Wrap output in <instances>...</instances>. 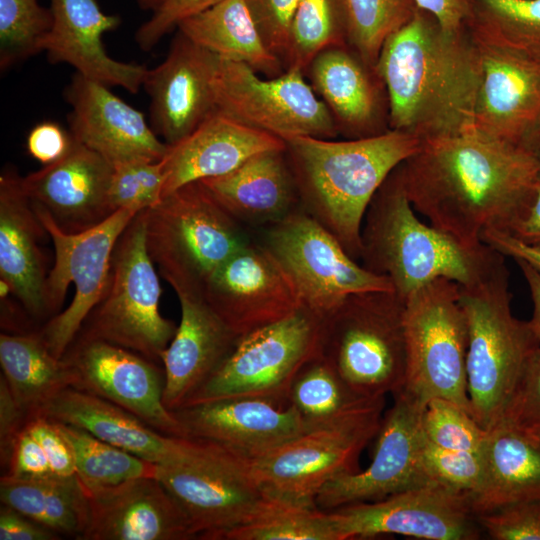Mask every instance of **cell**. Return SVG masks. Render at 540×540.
<instances>
[{"label":"cell","instance_id":"6da1fadb","mask_svg":"<svg viewBox=\"0 0 540 540\" xmlns=\"http://www.w3.org/2000/svg\"><path fill=\"white\" fill-rule=\"evenodd\" d=\"M397 172L415 211L467 247L483 244L486 229L503 231L540 179L529 149L475 127L422 142Z\"/></svg>","mask_w":540,"mask_h":540},{"label":"cell","instance_id":"7a4b0ae2","mask_svg":"<svg viewBox=\"0 0 540 540\" xmlns=\"http://www.w3.org/2000/svg\"><path fill=\"white\" fill-rule=\"evenodd\" d=\"M374 70L388 100V126L421 142L474 127L481 59L468 27L444 30L417 8L384 43Z\"/></svg>","mask_w":540,"mask_h":540},{"label":"cell","instance_id":"3957f363","mask_svg":"<svg viewBox=\"0 0 540 540\" xmlns=\"http://www.w3.org/2000/svg\"><path fill=\"white\" fill-rule=\"evenodd\" d=\"M285 143L300 207L359 262L361 228L369 203L391 172L422 142L389 129L359 139L298 136Z\"/></svg>","mask_w":540,"mask_h":540},{"label":"cell","instance_id":"277c9868","mask_svg":"<svg viewBox=\"0 0 540 540\" xmlns=\"http://www.w3.org/2000/svg\"><path fill=\"white\" fill-rule=\"evenodd\" d=\"M415 212L396 168L373 196L361 228L359 263L387 277L404 300L438 278L469 287L506 266L505 256L490 246L467 247Z\"/></svg>","mask_w":540,"mask_h":540},{"label":"cell","instance_id":"5b68a950","mask_svg":"<svg viewBox=\"0 0 540 540\" xmlns=\"http://www.w3.org/2000/svg\"><path fill=\"white\" fill-rule=\"evenodd\" d=\"M503 267L469 287L459 303L468 328L467 392L471 415L486 431L500 423L528 363L540 347L529 321L514 316Z\"/></svg>","mask_w":540,"mask_h":540},{"label":"cell","instance_id":"8992f818","mask_svg":"<svg viewBox=\"0 0 540 540\" xmlns=\"http://www.w3.org/2000/svg\"><path fill=\"white\" fill-rule=\"evenodd\" d=\"M143 214L148 253L172 288L202 292L211 275L251 240L200 181L179 187Z\"/></svg>","mask_w":540,"mask_h":540},{"label":"cell","instance_id":"52a82bcc","mask_svg":"<svg viewBox=\"0 0 540 540\" xmlns=\"http://www.w3.org/2000/svg\"><path fill=\"white\" fill-rule=\"evenodd\" d=\"M405 300L394 291L348 296L323 318L321 355L358 395L385 397L405 385Z\"/></svg>","mask_w":540,"mask_h":540},{"label":"cell","instance_id":"ba28073f","mask_svg":"<svg viewBox=\"0 0 540 540\" xmlns=\"http://www.w3.org/2000/svg\"><path fill=\"white\" fill-rule=\"evenodd\" d=\"M32 205L55 249L54 266L46 280V303L52 317L38 332L51 353L62 359L102 299L116 243L141 210L122 208L89 229L70 233L44 208Z\"/></svg>","mask_w":540,"mask_h":540},{"label":"cell","instance_id":"9c48e42d","mask_svg":"<svg viewBox=\"0 0 540 540\" xmlns=\"http://www.w3.org/2000/svg\"><path fill=\"white\" fill-rule=\"evenodd\" d=\"M146 246L143 210L120 235L108 285L78 335L131 350L157 364L173 339L176 324L159 311L161 287Z\"/></svg>","mask_w":540,"mask_h":540},{"label":"cell","instance_id":"30bf717a","mask_svg":"<svg viewBox=\"0 0 540 540\" xmlns=\"http://www.w3.org/2000/svg\"><path fill=\"white\" fill-rule=\"evenodd\" d=\"M459 296L458 283L438 278L405 299L407 369L402 390L424 405L440 397L471 414L466 377L468 328Z\"/></svg>","mask_w":540,"mask_h":540},{"label":"cell","instance_id":"8fae6325","mask_svg":"<svg viewBox=\"0 0 540 540\" xmlns=\"http://www.w3.org/2000/svg\"><path fill=\"white\" fill-rule=\"evenodd\" d=\"M155 477L185 513L197 539L222 540L246 522L266 497L248 458L213 441L189 438Z\"/></svg>","mask_w":540,"mask_h":540},{"label":"cell","instance_id":"7c38bea8","mask_svg":"<svg viewBox=\"0 0 540 540\" xmlns=\"http://www.w3.org/2000/svg\"><path fill=\"white\" fill-rule=\"evenodd\" d=\"M385 398L339 421L305 430L258 456L248 458L252 476L268 496L316 506L331 481L359 471V458L377 435Z\"/></svg>","mask_w":540,"mask_h":540},{"label":"cell","instance_id":"4fadbf2b","mask_svg":"<svg viewBox=\"0 0 540 540\" xmlns=\"http://www.w3.org/2000/svg\"><path fill=\"white\" fill-rule=\"evenodd\" d=\"M322 326L323 318L301 306L290 316L241 336L220 367L182 407L237 397L288 405L296 375L321 353Z\"/></svg>","mask_w":540,"mask_h":540},{"label":"cell","instance_id":"5bb4252c","mask_svg":"<svg viewBox=\"0 0 540 540\" xmlns=\"http://www.w3.org/2000/svg\"><path fill=\"white\" fill-rule=\"evenodd\" d=\"M262 230L260 243L285 272L302 306L321 318L352 294L394 291L387 277L366 270L301 207Z\"/></svg>","mask_w":540,"mask_h":540},{"label":"cell","instance_id":"9a60e30c","mask_svg":"<svg viewBox=\"0 0 540 540\" xmlns=\"http://www.w3.org/2000/svg\"><path fill=\"white\" fill-rule=\"evenodd\" d=\"M215 97L217 111L284 141L339 135L329 109L296 68L262 78L244 63L220 58Z\"/></svg>","mask_w":540,"mask_h":540},{"label":"cell","instance_id":"2e32d148","mask_svg":"<svg viewBox=\"0 0 540 540\" xmlns=\"http://www.w3.org/2000/svg\"><path fill=\"white\" fill-rule=\"evenodd\" d=\"M423 407V403L403 390L394 394V403L383 415L376 435L370 465L328 483L317 495L316 506L332 510L438 483L429 474L423 459Z\"/></svg>","mask_w":540,"mask_h":540},{"label":"cell","instance_id":"e0dca14e","mask_svg":"<svg viewBox=\"0 0 540 540\" xmlns=\"http://www.w3.org/2000/svg\"><path fill=\"white\" fill-rule=\"evenodd\" d=\"M62 359L73 388L108 400L153 429L187 438L181 423L163 402L164 370L157 363L118 345L77 335Z\"/></svg>","mask_w":540,"mask_h":540},{"label":"cell","instance_id":"ac0fdd59","mask_svg":"<svg viewBox=\"0 0 540 540\" xmlns=\"http://www.w3.org/2000/svg\"><path fill=\"white\" fill-rule=\"evenodd\" d=\"M330 511L339 540L385 534L428 540H474L480 537L468 494L440 483Z\"/></svg>","mask_w":540,"mask_h":540},{"label":"cell","instance_id":"d6986e66","mask_svg":"<svg viewBox=\"0 0 540 540\" xmlns=\"http://www.w3.org/2000/svg\"><path fill=\"white\" fill-rule=\"evenodd\" d=\"M470 33L482 73L474 127L530 150L540 131V52Z\"/></svg>","mask_w":540,"mask_h":540},{"label":"cell","instance_id":"ffe728a7","mask_svg":"<svg viewBox=\"0 0 540 540\" xmlns=\"http://www.w3.org/2000/svg\"><path fill=\"white\" fill-rule=\"evenodd\" d=\"M202 293L239 337L278 322L302 306L280 265L253 240L211 275Z\"/></svg>","mask_w":540,"mask_h":540},{"label":"cell","instance_id":"44dd1931","mask_svg":"<svg viewBox=\"0 0 540 540\" xmlns=\"http://www.w3.org/2000/svg\"><path fill=\"white\" fill-rule=\"evenodd\" d=\"M220 57L178 31L165 60L148 69L151 127L171 146L216 111L215 81Z\"/></svg>","mask_w":540,"mask_h":540},{"label":"cell","instance_id":"7402d4cb","mask_svg":"<svg viewBox=\"0 0 540 540\" xmlns=\"http://www.w3.org/2000/svg\"><path fill=\"white\" fill-rule=\"evenodd\" d=\"M71 106L72 138L113 166L136 160L160 161L169 145L161 141L142 112L124 102L109 86L76 73L65 90Z\"/></svg>","mask_w":540,"mask_h":540},{"label":"cell","instance_id":"603a6c76","mask_svg":"<svg viewBox=\"0 0 540 540\" xmlns=\"http://www.w3.org/2000/svg\"><path fill=\"white\" fill-rule=\"evenodd\" d=\"M112 173L107 159L73 139L63 157L22 177V184L31 202L49 212L62 230L77 233L114 213L109 203Z\"/></svg>","mask_w":540,"mask_h":540},{"label":"cell","instance_id":"cb8c5ba5","mask_svg":"<svg viewBox=\"0 0 540 540\" xmlns=\"http://www.w3.org/2000/svg\"><path fill=\"white\" fill-rule=\"evenodd\" d=\"M87 493L90 520L81 540L197 539L185 513L155 476Z\"/></svg>","mask_w":540,"mask_h":540},{"label":"cell","instance_id":"d4e9b609","mask_svg":"<svg viewBox=\"0 0 540 540\" xmlns=\"http://www.w3.org/2000/svg\"><path fill=\"white\" fill-rule=\"evenodd\" d=\"M181 307V321L161 361L165 384L163 402L171 412L213 375L240 338L212 309L203 293L173 288Z\"/></svg>","mask_w":540,"mask_h":540},{"label":"cell","instance_id":"484cf974","mask_svg":"<svg viewBox=\"0 0 540 540\" xmlns=\"http://www.w3.org/2000/svg\"><path fill=\"white\" fill-rule=\"evenodd\" d=\"M187 438L221 444L247 458L271 450L306 430L298 412L259 398H224L172 411Z\"/></svg>","mask_w":540,"mask_h":540},{"label":"cell","instance_id":"4316f807","mask_svg":"<svg viewBox=\"0 0 540 540\" xmlns=\"http://www.w3.org/2000/svg\"><path fill=\"white\" fill-rule=\"evenodd\" d=\"M53 23L43 43L52 63H67L77 73L107 86L137 93L148 68L111 58L103 35L118 27L120 18L105 14L97 0H50Z\"/></svg>","mask_w":540,"mask_h":540},{"label":"cell","instance_id":"83f0119b","mask_svg":"<svg viewBox=\"0 0 540 540\" xmlns=\"http://www.w3.org/2000/svg\"><path fill=\"white\" fill-rule=\"evenodd\" d=\"M305 76L329 109L338 133L359 139L389 130L388 100L374 68L350 47H331L309 64Z\"/></svg>","mask_w":540,"mask_h":540},{"label":"cell","instance_id":"f1b7e54d","mask_svg":"<svg viewBox=\"0 0 540 540\" xmlns=\"http://www.w3.org/2000/svg\"><path fill=\"white\" fill-rule=\"evenodd\" d=\"M47 233L26 194L22 177L12 170L0 176L1 288L12 292L34 318L49 316L46 270L40 240Z\"/></svg>","mask_w":540,"mask_h":540},{"label":"cell","instance_id":"f546056e","mask_svg":"<svg viewBox=\"0 0 540 540\" xmlns=\"http://www.w3.org/2000/svg\"><path fill=\"white\" fill-rule=\"evenodd\" d=\"M286 147L284 140L215 111L194 131L169 146L162 159V197L179 187L236 169L253 155Z\"/></svg>","mask_w":540,"mask_h":540},{"label":"cell","instance_id":"4dcf8cb0","mask_svg":"<svg viewBox=\"0 0 540 540\" xmlns=\"http://www.w3.org/2000/svg\"><path fill=\"white\" fill-rule=\"evenodd\" d=\"M200 182L242 225L263 228L300 207L286 147L257 153L231 172Z\"/></svg>","mask_w":540,"mask_h":540},{"label":"cell","instance_id":"1f68e13d","mask_svg":"<svg viewBox=\"0 0 540 540\" xmlns=\"http://www.w3.org/2000/svg\"><path fill=\"white\" fill-rule=\"evenodd\" d=\"M38 415L83 429L155 464L178 456L189 440L165 435L120 406L73 387L58 393Z\"/></svg>","mask_w":540,"mask_h":540},{"label":"cell","instance_id":"d6a6232c","mask_svg":"<svg viewBox=\"0 0 540 540\" xmlns=\"http://www.w3.org/2000/svg\"><path fill=\"white\" fill-rule=\"evenodd\" d=\"M484 476L468 495L475 518L508 504L540 500V446L511 425L488 431L482 450Z\"/></svg>","mask_w":540,"mask_h":540},{"label":"cell","instance_id":"836d02e7","mask_svg":"<svg viewBox=\"0 0 540 540\" xmlns=\"http://www.w3.org/2000/svg\"><path fill=\"white\" fill-rule=\"evenodd\" d=\"M177 28L220 58L244 63L268 78L285 71L265 45L244 0H222L181 20Z\"/></svg>","mask_w":540,"mask_h":540},{"label":"cell","instance_id":"e575fe53","mask_svg":"<svg viewBox=\"0 0 540 540\" xmlns=\"http://www.w3.org/2000/svg\"><path fill=\"white\" fill-rule=\"evenodd\" d=\"M0 500L57 534L81 540L90 520L87 490L78 476L49 474L15 477L3 474Z\"/></svg>","mask_w":540,"mask_h":540},{"label":"cell","instance_id":"d590c367","mask_svg":"<svg viewBox=\"0 0 540 540\" xmlns=\"http://www.w3.org/2000/svg\"><path fill=\"white\" fill-rule=\"evenodd\" d=\"M2 376L28 419L39 414L58 393L71 387L73 377L56 358L39 332L0 335Z\"/></svg>","mask_w":540,"mask_h":540},{"label":"cell","instance_id":"8d00e7d4","mask_svg":"<svg viewBox=\"0 0 540 540\" xmlns=\"http://www.w3.org/2000/svg\"><path fill=\"white\" fill-rule=\"evenodd\" d=\"M382 398L385 397L358 395L320 353L296 375L287 404L298 412L306 430H310L346 418Z\"/></svg>","mask_w":540,"mask_h":540},{"label":"cell","instance_id":"74e56055","mask_svg":"<svg viewBox=\"0 0 540 540\" xmlns=\"http://www.w3.org/2000/svg\"><path fill=\"white\" fill-rule=\"evenodd\" d=\"M222 540H339L332 512L266 495L255 513Z\"/></svg>","mask_w":540,"mask_h":540},{"label":"cell","instance_id":"f35d334b","mask_svg":"<svg viewBox=\"0 0 540 540\" xmlns=\"http://www.w3.org/2000/svg\"><path fill=\"white\" fill-rule=\"evenodd\" d=\"M55 423L72 450L76 475L87 491L156 475L157 464L104 442L83 429Z\"/></svg>","mask_w":540,"mask_h":540},{"label":"cell","instance_id":"ab89813d","mask_svg":"<svg viewBox=\"0 0 540 540\" xmlns=\"http://www.w3.org/2000/svg\"><path fill=\"white\" fill-rule=\"evenodd\" d=\"M347 45L344 0H299L291 26L286 70L304 74L325 49Z\"/></svg>","mask_w":540,"mask_h":540},{"label":"cell","instance_id":"60d3db41","mask_svg":"<svg viewBox=\"0 0 540 540\" xmlns=\"http://www.w3.org/2000/svg\"><path fill=\"white\" fill-rule=\"evenodd\" d=\"M347 45L374 68L386 40L414 16V0H344Z\"/></svg>","mask_w":540,"mask_h":540},{"label":"cell","instance_id":"b9f144b4","mask_svg":"<svg viewBox=\"0 0 540 540\" xmlns=\"http://www.w3.org/2000/svg\"><path fill=\"white\" fill-rule=\"evenodd\" d=\"M467 27L490 40L540 52V0H472Z\"/></svg>","mask_w":540,"mask_h":540},{"label":"cell","instance_id":"7bdbcfd3","mask_svg":"<svg viewBox=\"0 0 540 540\" xmlns=\"http://www.w3.org/2000/svg\"><path fill=\"white\" fill-rule=\"evenodd\" d=\"M52 23L50 8L38 0H0L1 69L43 51Z\"/></svg>","mask_w":540,"mask_h":540},{"label":"cell","instance_id":"ee69618b","mask_svg":"<svg viewBox=\"0 0 540 540\" xmlns=\"http://www.w3.org/2000/svg\"><path fill=\"white\" fill-rule=\"evenodd\" d=\"M422 429L431 443L455 450L482 451L488 436L469 412L440 397L425 403Z\"/></svg>","mask_w":540,"mask_h":540},{"label":"cell","instance_id":"f6af8a7d","mask_svg":"<svg viewBox=\"0 0 540 540\" xmlns=\"http://www.w3.org/2000/svg\"><path fill=\"white\" fill-rule=\"evenodd\" d=\"M164 179L162 160H136L113 166L109 188L112 211L153 206L162 197Z\"/></svg>","mask_w":540,"mask_h":540},{"label":"cell","instance_id":"bcb514c9","mask_svg":"<svg viewBox=\"0 0 540 540\" xmlns=\"http://www.w3.org/2000/svg\"><path fill=\"white\" fill-rule=\"evenodd\" d=\"M423 459L431 477L454 490L470 495L482 482L485 468L482 451L442 448L425 437Z\"/></svg>","mask_w":540,"mask_h":540},{"label":"cell","instance_id":"7dc6e473","mask_svg":"<svg viewBox=\"0 0 540 540\" xmlns=\"http://www.w3.org/2000/svg\"><path fill=\"white\" fill-rule=\"evenodd\" d=\"M476 519L494 540H540V500L508 504Z\"/></svg>","mask_w":540,"mask_h":540},{"label":"cell","instance_id":"c3c4849f","mask_svg":"<svg viewBox=\"0 0 540 540\" xmlns=\"http://www.w3.org/2000/svg\"><path fill=\"white\" fill-rule=\"evenodd\" d=\"M244 2L265 45L286 70L290 26L299 0H244Z\"/></svg>","mask_w":540,"mask_h":540},{"label":"cell","instance_id":"681fc988","mask_svg":"<svg viewBox=\"0 0 540 540\" xmlns=\"http://www.w3.org/2000/svg\"><path fill=\"white\" fill-rule=\"evenodd\" d=\"M500 422L521 432L540 428V347L528 363Z\"/></svg>","mask_w":540,"mask_h":540},{"label":"cell","instance_id":"f907efd6","mask_svg":"<svg viewBox=\"0 0 540 540\" xmlns=\"http://www.w3.org/2000/svg\"><path fill=\"white\" fill-rule=\"evenodd\" d=\"M222 0H166L149 20L137 30L135 39L144 51H150L161 38L178 23L193 14L203 11Z\"/></svg>","mask_w":540,"mask_h":540},{"label":"cell","instance_id":"816d5d0a","mask_svg":"<svg viewBox=\"0 0 540 540\" xmlns=\"http://www.w3.org/2000/svg\"><path fill=\"white\" fill-rule=\"evenodd\" d=\"M25 427L42 447L53 474H76L72 450L54 420L38 415L28 419Z\"/></svg>","mask_w":540,"mask_h":540},{"label":"cell","instance_id":"f5cc1de1","mask_svg":"<svg viewBox=\"0 0 540 540\" xmlns=\"http://www.w3.org/2000/svg\"><path fill=\"white\" fill-rule=\"evenodd\" d=\"M4 474L15 477H39L53 474L42 447L25 426L13 443L8 467Z\"/></svg>","mask_w":540,"mask_h":540},{"label":"cell","instance_id":"db71d44e","mask_svg":"<svg viewBox=\"0 0 540 540\" xmlns=\"http://www.w3.org/2000/svg\"><path fill=\"white\" fill-rule=\"evenodd\" d=\"M73 139L59 124L42 122L35 125L27 136V150L31 157L44 165L63 157Z\"/></svg>","mask_w":540,"mask_h":540},{"label":"cell","instance_id":"11a10c76","mask_svg":"<svg viewBox=\"0 0 540 540\" xmlns=\"http://www.w3.org/2000/svg\"><path fill=\"white\" fill-rule=\"evenodd\" d=\"M27 415L16 403L9 386L0 377V454L1 465L8 467L13 443L26 425Z\"/></svg>","mask_w":540,"mask_h":540},{"label":"cell","instance_id":"9f6ffc18","mask_svg":"<svg viewBox=\"0 0 540 540\" xmlns=\"http://www.w3.org/2000/svg\"><path fill=\"white\" fill-rule=\"evenodd\" d=\"M56 532L1 504L0 540H59Z\"/></svg>","mask_w":540,"mask_h":540},{"label":"cell","instance_id":"6f0895ef","mask_svg":"<svg viewBox=\"0 0 540 540\" xmlns=\"http://www.w3.org/2000/svg\"><path fill=\"white\" fill-rule=\"evenodd\" d=\"M416 6L431 14L450 32L465 29L472 15V0H414Z\"/></svg>","mask_w":540,"mask_h":540},{"label":"cell","instance_id":"680465c9","mask_svg":"<svg viewBox=\"0 0 540 540\" xmlns=\"http://www.w3.org/2000/svg\"><path fill=\"white\" fill-rule=\"evenodd\" d=\"M502 232L527 245L540 247V179L527 205Z\"/></svg>","mask_w":540,"mask_h":540},{"label":"cell","instance_id":"91938a15","mask_svg":"<svg viewBox=\"0 0 540 540\" xmlns=\"http://www.w3.org/2000/svg\"><path fill=\"white\" fill-rule=\"evenodd\" d=\"M481 241L504 256L521 259L540 271V247L527 245L497 229H486Z\"/></svg>","mask_w":540,"mask_h":540},{"label":"cell","instance_id":"94428289","mask_svg":"<svg viewBox=\"0 0 540 540\" xmlns=\"http://www.w3.org/2000/svg\"><path fill=\"white\" fill-rule=\"evenodd\" d=\"M526 280L533 303L529 324L540 342V271L521 259H514Z\"/></svg>","mask_w":540,"mask_h":540},{"label":"cell","instance_id":"6125c7cd","mask_svg":"<svg viewBox=\"0 0 540 540\" xmlns=\"http://www.w3.org/2000/svg\"><path fill=\"white\" fill-rule=\"evenodd\" d=\"M530 151L533 153L538 167H539V176H540V131L536 138L534 139L533 143L530 146Z\"/></svg>","mask_w":540,"mask_h":540},{"label":"cell","instance_id":"be15d7a7","mask_svg":"<svg viewBox=\"0 0 540 540\" xmlns=\"http://www.w3.org/2000/svg\"><path fill=\"white\" fill-rule=\"evenodd\" d=\"M166 0H138V3L146 9L157 10Z\"/></svg>","mask_w":540,"mask_h":540},{"label":"cell","instance_id":"e7e4bbea","mask_svg":"<svg viewBox=\"0 0 540 540\" xmlns=\"http://www.w3.org/2000/svg\"><path fill=\"white\" fill-rule=\"evenodd\" d=\"M522 433H524L533 443L540 446V428Z\"/></svg>","mask_w":540,"mask_h":540}]
</instances>
